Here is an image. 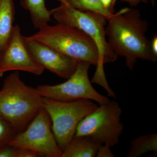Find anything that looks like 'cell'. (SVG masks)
<instances>
[{"instance_id": "1", "label": "cell", "mask_w": 157, "mask_h": 157, "mask_svg": "<svg viewBox=\"0 0 157 157\" xmlns=\"http://www.w3.org/2000/svg\"><path fill=\"white\" fill-rule=\"evenodd\" d=\"M107 42L116 55L125 58L130 70H133L138 59L157 61L146 36L148 21L141 18L139 10L124 8L107 18Z\"/></svg>"}, {"instance_id": "2", "label": "cell", "mask_w": 157, "mask_h": 157, "mask_svg": "<svg viewBox=\"0 0 157 157\" xmlns=\"http://www.w3.org/2000/svg\"><path fill=\"white\" fill-rule=\"evenodd\" d=\"M60 5L50 10L51 14L58 23L80 30L89 36L98 47L99 61L91 82L104 87L108 96L114 95V92L109 86L104 70V64L117 59L107 41L106 26L107 18L103 14L93 11H82L68 5L66 0H58Z\"/></svg>"}, {"instance_id": "3", "label": "cell", "mask_w": 157, "mask_h": 157, "mask_svg": "<svg viewBox=\"0 0 157 157\" xmlns=\"http://www.w3.org/2000/svg\"><path fill=\"white\" fill-rule=\"evenodd\" d=\"M42 107V97L36 88L21 80L18 71L4 80L0 90V115L12 125L17 134L25 130Z\"/></svg>"}, {"instance_id": "4", "label": "cell", "mask_w": 157, "mask_h": 157, "mask_svg": "<svg viewBox=\"0 0 157 157\" xmlns=\"http://www.w3.org/2000/svg\"><path fill=\"white\" fill-rule=\"evenodd\" d=\"M29 36L49 45L77 61H84L97 67L99 54L92 39L78 29L58 23L47 25Z\"/></svg>"}, {"instance_id": "5", "label": "cell", "mask_w": 157, "mask_h": 157, "mask_svg": "<svg viewBox=\"0 0 157 157\" xmlns=\"http://www.w3.org/2000/svg\"><path fill=\"white\" fill-rule=\"evenodd\" d=\"M42 98L43 108L50 117L54 135L63 152L75 135L78 124L98 106L88 99L61 101Z\"/></svg>"}, {"instance_id": "6", "label": "cell", "mask_w": 157, "mask_h": 157, "mask_svg": "<svg viewBox=\"0 0 157 157\" xmlns=\"http://www.w3.org/2000/svg\"><path fill=\"white\" fill-rule=\"evenodd\" d=\"M100 105L78 124L75 135L90 136L100 144L112 147L119 143L123 132L122 109L115 101Z\"/></svg>"}, {"instance_id": "7", "label": "cell", "mask_w": 157, "mask_h": 157, "mask_svg": "<svg viewBox=\"0 0 157 157\" xmlns=\"http://www.w3.org/2000/svg\"><path fill=\"white\" fill-rule=\"evenodd\" d=\"M90 64L84 61L78 62L75 72L68 80L56 85H42L36 88L42 98L61 101L88 99L100 105L108 103L110 100L107 96L99 94L92 85L88 76Z\"/></svg>"}, {"instance_id": "8", "label": "cell", "mask_w": 157, "mask_h": 157, "mask_svg": "<svg viewBox=\"0 0 157 157\" xmlns=\"http://www.w3.org/2000/svg\"><path fill=\"white\" fill-rule=\"evenodd\" d=\"M9 144L37 152L41 157H62L52 129L51 121L43 107L22 132L17 133Z\"/></svg>"}, {"instance_id": "9", "label": "cell", "mask_w": 157, "mask_h": 157, "mask_svg": "<svg viewBox=\"0 0 157 157\" xmlns=\"http://www.w3.org/2000/svg\"><path fill=\"white\" fill-rule=\"evenodd\" d=\"M25 71L41 75L44 69L36 62L26 45L18 25L14 26L5 50L0 56V72Z\"/></svg>"}, {"instance_id": "10", "label": "cell", "mask_w": 157, "mask_h": 157, "mask_svg": "<svg viewBox=\"0 0 157 157\" xmlns=\"http://www.w3.org/2000/svg\"><path fill=\"white\" fill-rule=\"evenodd\" d=\"M24 39L33 57L44 70L67 79L76 71L78 61L75 59L30 36Z\"/></svg>"}, {"instance_id": "11", "label": "cell", "mask_w": 157, "mask_h": 157, "mask_svg": "<svg viewBox=\"0 0 157 157\" xmlns=\"http://www.w3.org/2000/svg\"><path fill=\"white\" fill-rule=\"evenodd\" d=\"M100 144L89 136L74 135L62 157H95Z\"/></svg>"}, {"instance_id": "12", "label": "cell", "mask_w": 157, "mask_h": 157, "mask_svg": "<svg viewBox=\"0 0 157 157\" xmlns=\"http://www.w3.org/2000/svg\"><path fill=\"white\" fill-rule=\"evenodd\" d=\"M15 14L13 0H0V56L12 34Z\"/></svg>"}, {"instance_id": "13", "label": "cell", "mask_w": 157, "mask_h": 157, "mask_svg": "<svg viewBox=\"0 0 157 157\" xmlns=\"http://www.w3.org/2000/svg\"><path fill=\"white\" fill-rule=\"evenodd\" d=\"M20 3L29 12L35 29H39L51 21V14L46 8L45 0H20Z\"/></svg>"}, {"instance_id": "14", "label": "cell", "mask_w": 157, "mask_h": 157, "mask_svg": "<svg viewBox=\"0 0 157 157\" xmlns=\"http://www.w3.org/2000/svg\"><path fill=\"white\" fill-rule=\"evenodd\" d=\"M157 152V134L140 135L131 141L127 157H140L147 152Z\"/></svg>"}, {"instance_id": "15", "label": "cell", "mask_w": 157, "mask_h": 157, "mask_svg": "<svg viewBox=\"0 0 157 157\" xmlns=\"http://www.w3.org/2000/svg\"><path fill=\"white\" fill-rule=\"evenodd\" d=\"M71 7L82 11H93L103 14L107 18L113 14L107 11L100 0H66Z\"/></svg>"}, {"instance_id": "16", "label": "cell", "mask_w": 157, "mask_h": 157, "mask_svg": "<svg viewBox=\"0 0 157 157\" xmlns=\"http://www.w3.org/2000/svg\"><path fill=\"white\" fill-rule=\"evenodd\" d=\"M16 134L12 125L0 115V147L9 144Z\"/></svg>"}, {"instance_id": "17", "label": "cell", "mask_w": 157, "mask_h": 157, "mask_svg": "<svg viewBox=\"0 0 157 157\" xmlns=\"http://www.w3.org/2000/svg\"><path fill=\"white\" fill-rule=\"evenodd\" d=\"M17 147L8 144L0 147V157H16Z\"/></svg>"}, {"instance_id": "18", "label": "cell", "mask_w": 157, "mask_h": 157, "mask_svg": "<svg viewBox=\"0 0 157 157\" xmlns=\"http://www.w3.org/2000/svg\"><path fill=\"white\" fill-rule=\"evenodd\" d=\"M110 147L107 144H100L98 147L96 157H114Z\"/></svg>"}, {"instance_id": "19", "label": "cell", "mask_w": 157, "mask_h": 157, "mask_svg": "<svg viewBox=\"0 0 157 157\" xmlns=\"http://www.w3.org/2000/svg\"><path fill=\"white\" fill-rule=\"evenodd\" d=\"M40 155L37 152L25 147H17L16 157H39Z\"/></svg>"}, {"instance_id": "20", "label": "cell", "mask_w": 157, "mask_h": 157, "mask_svg": "<svg viewBox=\"0 0 157 157\" xmlns=\"http://www.w3.org/2000/svg\"><path fill=\"white\" fill-rule=\"evenodd\" d=\"M105 9L111 14L115 13V7L116 2L117 0H100Z\"/></svg>"}, {"instance_id": "21", "label": "cell", "mask_w": 157, "mask_h": 157, "mask_svg": "<svg viewBox=\"0 0 157 157\" xmlns=\"http://www.w3.org/2000/svg\"><path fill=\"white\" fill-rule=\"evenodd\" d=\"M121 2L128 3L132 7H137L140 3H147V0H120ZM152 6L154 7L155 5V0H150Z\"/></svg>"}, {"instance_id": "22", "label": "cell", "mask_w": 157, "mask_h": 157, "mask_svg": "<svg viewBox=\"0 0 157 157\" xmlns=\"http://www.w3.org/2000/svg\"><path fill=\"white\" fill-rule=\"evenodd\" d=\"M151 48L155 55L157 56V36H155L151 42Z\"/></svg>"}, {"instance_id": "23", "label": "cell", "mask_w": 157, "mask_h": 157, "mask_svg": "<svg viewBox=\"0 0 157 157\" xmlns=\"http://www.w3.org/2000/svg\"><path fill=\"white\" fill-rule=\"evenodd\" d=\"M3 74H4V73H2V72H0V78L2 76Z\"/></svg>"}]
</instances>
